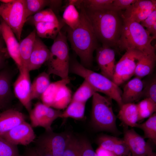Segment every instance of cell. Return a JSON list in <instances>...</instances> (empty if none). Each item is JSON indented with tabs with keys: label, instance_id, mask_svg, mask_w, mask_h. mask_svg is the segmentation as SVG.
<instances>
[{
	"label": "cell",
	"instance_id": "23",
	"mask_svg": "<svg viewBox=\"0 0 156 156\" xmlns=\"http://www.w3.org/2000/svg\"><path fill=\"white\" fill-rule=\"evenodd\" d=\"M120 108L118 114L119 119L127 126L135 127L138 118L137 104L134 103L124 104Z\"/></svg>",
	"mask_w": 156,
	"mask_h": 156
},
{
	"label": "cell",
	"instance_id": "29",
	"mask_svg": "<svg viewBox=\"0 0 156 156\" xmlns=\"http://www.w3.org/2000/svg\"><path fill=\"white\" fill-rule=\"evenodd\" d=\"M136 127L140 128L144 133V138L148 139L155 144L156 143V114H153L144 122L137 123Z\"/></svg>",
	"mask_w": 156,
	"mask_h": 156
},
{
	"label": "cell",
	"instance_id": "14",
	"mask_svg": "<svg viewBox=\"0 0 156 156\" xmlns=\"http://www.w3.org/2000/svg\"><path fill=\"white\" fill-rule=\"evenodd\" d=\"M0 136L17 146L27 145L35 141L36 138L33 127L25 121Z\"/></svg>",
	"mask_w": 156,
	"mask_h": 156
},
{
	"label": "cell",
	"instance_id": "27",
	"mask_svg": "<svg viewBox=\"0 0 156 156\" xmlns=\"http://www.w3.org/2000/svg\"><path fill=\"white\" fill-rule=\"evenodd\" d=\"M67 3L62 18L67 26L74 29L77 28L80 23L79 13L74 5L68 2Z\"/></svg>",
	"mask_w": 156,
	"mask_h": 156
},
{
	"label": "cell",
	"instance_id": "34",
	"mask_svg": "<svg viewBox=\"0 0 156 156\" xmlns=\"http://www.w3.org/2000/svg\"><path fill=\"white\" fill-rule=\"evenodd\" d=\"M114 0H81L85 9L89 11H97L112 8Z\"/></svg>",
	"mask_w": 156,
	"mask_h": 156
},
{
	"label": "cell",
	"instance_id": "33",
	"mask_svg": "<svg viewBox=\"0 0 156 156\" xmlns=\"http://www.w3.org/2000/svg\"><path fill=\"white\" fill-rule=\"evenodd\" d=\"M137 105L138 113V121L149 117L156 111V103L149 99H144Z\"/></svg>",
	"mask_w": 156,
	"mask_h": 156
},
{
	"label": "cell",
	"instance_id": "1",
	"mask_svg": "<svg viewBox=\"0 0 156 156\" xmlns=\"http://www.w3.org/2000/svg\"><path fill=\"white\" fill-rule=\"evenodd\" d=\"M78 9L80 11L79 25L74 29L66 26L65 31L67 39L70 42L73 50L79 57L81 64L89 69L92 64L93 53L99 46L81 1Z\"/></svg>",
	"mask_w": 156,
	"mask_h": 156
},
{
	"label": "cell",
	"instance_id": "21",
	"mask_svg": "<svg viewBox=\"0 0 156 156\" xmlns=\"http://www.w3.org/2000/svg\"><path fill=\"white\" fill-rule=\"evenodd\" d=\"M36 34L39 37L55 39L59 32L66 25L61 18L58 22H42L34 23Z\"/></svg>",
	"mask_w": 156,
	"mask_h": 156
},
{
	"label": "cell",
	"instance_id": "12",
	"mask_svg": "<svg viewBox=\"0 0 156 156\" xmlns=\"http://www.w3.org/2000/svg\"><path fill=\"white\" fill-rule=\"evenodd\" d=\"M19 70V75L14 84V92L16 97L29 113L32 109L29 71L24 67Z\"/></svg>",
	"mask_w": 156,
	"mask_h": 156
},
{
	"label": "cell",
	"instance_id": "43",
	"mask_svg": "<svg viewBox=\"0 0 156 156\" xmlns=\"http://www.w3.org/2000/svg\"><path fill=\"white\" fill-rule=\"evenodd\" d=\"M33 148L38 156H53L48 151L42 147L35 145Z\"/></svg>",
	"mask_w": 156,
	"mask_h": 156
},
{
	"label": "cell",
	"instance_id": "45",
	"mask_svg": "<svg viewBox=\"0 0 156 156\" xmlns=\"http://www.w3.org/2000/svg\"><path fill=\"white\" fill-rule=\"evenodd\" d=\"M9 57L8 52L0 51V68L4 66L6 60Z\"/></svg>",
	"mask_w": 156,
	"mask_h": 156
},
{
	"label": "cell",
	"instance_id": "9",
	"mask_svg": "<svg viewBox=\"0 0 156 156\" xmlns=\"http://www.w3.org/2000/svg\"><path fill=\"white\" fill-rule=\"evenodd\" d=\"M62 112L48 107L42 102L35 104L29 113L31 125L33 127H41L45 131H52L51 125L56 119L60 118Z\"/></svg>",
	"mask_w": 156,
	"mask_h": 156
},
{
	"label": "cell",
	"instance_id": "41",
	"mask_svg": "<svg viewBox=\"0 0 156 156\" xmlns=\"http://www.w3.org/2000/svg\"><path fill=\"white\" fill-rule=\"evenodd\" d=\"M81 148V156H97L91 144L87 139L79 140Z\"/></svg>",
	"mask_w": 156,
	"mask_h": 156
},
{
	"label": "cell",
	"instance_id": "17",
	"mask_svg": "<svg viewBox=\"0 0 156 156\" xmlns=\"http://www.w3.org/2000/svg\"><path fill=\"white\" fill-rule=\"evenodd\" d=\"M50 54V50L36 35L27 66L28 70L30 72L39 69L48 61Z\"/></svg>",
	"mask_w": 156,
	"mask_h": 156
},
{
	"label": "cell",
	"instance_id": "18",
	"mask_svg": "<svg viewBox=\"0 0 156 156\" xmlns=\"http://www.w3.org/2000/svg\"><path fill=\"white\" fill-rule=\"evenodd\" d=\"M25 121V117L20 112L7 109L0 113V136Z\"/></svg>",
	"mask_w": 156,
	"mask_h": 156
},
{
	"label": "cell",
	"instance_id": "11",
	"mask_svg": "<svg viewBox=\"0 0 156 156\" xmlns=\"http://www.w3.org/2000/svg\"><path fill=\"white\" fill-rule=\"evenodd\" d=\"M69 134L45 131L36 139L35 144L45 148L53 156H62Z\"/></svg>",
	"mask_w": 156,
	"mask_h": 156
},
{
	"label": "cell",
	"instance_id": "49",
	"mask_svg": "<svg viewBox=\"0 0 156 156\" xmlns=\"http://www.w3.org/2000/svg\"><path fill=\"white\" fill-rule=\"evenodd\" d=\"M37 156L35 155V156Z\"/></svg>",
	"mask_w": 156,
	"mask_h": 156
},
{
	"label": "cell",
	"instance_id": "19",
	"mask_svg": "<svg viewBox=\"0 0 156 156\" xmlns=\"http://www.w3.org/2000/svg\"><path fill=\"white\" fill-rule=\"evenodd\" d=\"M144 83L141 78L135 77L125 86L121 95L123 104L133 103L141 99Z\"/></svg>",
	"mask_w": 156,
	"mask_h": 156
},
{
	"label": "cell",
	"instance_id": "20",
	"mask_svg": "<svg viewBox=\"0 0 156 156\" xmlns=\"http://www.w3.org/2000/svg\"><path fill=\"white\" fill-rule=\"evenodd\" d=\"M12 74L8 70L0 71V110L7 107L12 99Z\"/></svg>",
	"mask_w": 156,
	"mask_h": 156
},
{
	"label": "cell",
	"instance_id": "47",
	"mask_svg": "<svg viewBox=\"0 0 156 156\" xmlns=\"http://www.w3.org/2000/svg\"><path fill=\"white\" fill-rule=\"evenodd\" d=\"M0 35L1 36V29H0Z\"/></svg>",
	"mask_w": 156,
	"mask_h": 156
},
{
	"label": "cell",
	"instance_id": "13",
	"mask_svg": "<svg viewBox=\"0 0 156 156\" xmlns=\"http://www.w3.org/2000/svg\"><path fill=\"white\" fill-rule=\"evenodd\" d=\"M123 139L127 144L131 156H156L151 146L133 129H125Z\"/></svg>",
	"mask_w": 156,
	"mask_h": 156
},
{
	"label": "cell",
	"instance_id": "16",
	"mask_svg": "<svg viewBox=\"0 0 156 156\" xmlns=\"http://www.w3.org/2000/svg\"><path fill=\"white\" fill-rule=\"evenodd\" d=\"M1 36L5 43L8 54L13 59L18 69L22 67L19 51V44L12 30L1 18L0 20Z\"/></svg>",
	"mask_w": 156,
	"mask_h": 156
},
{
	"label": "cell",
	"instance_id": "35",
	"mask_svg": "<svg viewBox=\"0 0 156 156\" xmlns=\"http://www.w3.org/2000/svg\"><path fill=\"white\" fill-rule=\"evenodd\" d=\"M62 156H81L79 140L69 134Z\"/></svg>",
	"mask_w": 156,
	"mask_h": 156
},
{
	"label": "cell",
	"instance_id": "30",
	"mask_svg": "<svg viewBox=\"0 0 156 156\" xmlns=\"http://www.w3.org/2000/svg\"><path fill=\"white\" fill-rule=\"evenodd\" d=\"M61 18H58L51 8L43 10L28 17L26 22L32 24L42 22H58Z\"/></svg>",
	"mask_w": 156,
	"mask_h": 156
},
{
	"label": "cell",
	"instance_id": "42",
	"mask_svg": "<svg viewBox=\"0 0 156 156\" xmlns=\"http://www.w3.org/2000/svg\"><path fill=\"white\" fill-rule=\"evenodd\" d=\"M136 0H114L112 3V9L118 11L126 10Z\"/></svg>",
	"mask_w": 156,
	"mask_h": 156
},
{
	"label": "cell",
	"instance_id": "24",
	"mask_svg": "<svg viewBox=\"0 0 156 156\" xmlns=\"http://www.w3.org/2000/svg\"><path fill=\"white\" fill-rule=\"evenodd\" d=\"M155 53L144 54L137 64L134 75L140 78L151 74L154 70L155 64Z\"/></svg>",
	"mask_w": 156,
	"mask_h": 156
},
{
	"label": "cell",
	"instance_id": "39",
	"mask_svg": "<svg viewBox=\"0 0 156 156\" xmlns=\"http://www.w3.org/2000/svg\"><path fill=\"white\" fill-rule=\"evenodd\" d=\"M119 138L107 135H102L99 137L97 142L99 146L112 152Z\"/></svg>",
	"mask_w": 156,
	"mask_h": 156
},
{
	"label": "cell",
	"instance_id": "6",
	"mask_svg": "<svg viewBox=\"0 0 156 156\" xmlns=\"http://www.w3.org/2000/svg\"><path fill=\"white\" fill-rule=\"evenodd\" d=\"M67 39L65 31L61 30L54 40L47 62V72L49 75L57 76L62 79L69 77L70 59Z\"/></svg>",
	"mask_w": 156,
	"mask_h": 156
},
{
	"label": "cell",
	"instance_id": "4",
	"mask_svg": "<svg viewBox=\"0 0 156 156\" xmlns=\"http://www.w3.org/2000/svg\"><path fill=\"white\" fill-rule=\"evenodd\" d=\"M69 70L84 79L97 92L102 93L114 100L120 107L123 105L121 97L122 91L112 81L85 67L75 60L70 62Z\"/></svg>",
	"mask_w": 156,
	"mask_h": 156
},
{
	"label": "cell",
	"instance_id": "26",
	"mask_svg": "<svg viewBox=\"0 0 156 156\" xmlns=\"http://www.w3.org/2000/svg\"><path fill=\"white\" fill-rule=\"evenodd\" d=\"M50 75L42 72L38 75L31 83V100L40 99L50 82Z\"/></svg>",
	"mask_w": 156,
	"mask_h": 156
},
{
	"label": "cell",
	"instance_id": "15",
	"mask_svg": "<svg viewBox=\"0 0 156 156\" xmlns=\"http://www.w3.org/2000/svg\"><path fill=\"white\" fill-rule=\"evenodd\" d=\"M96 50V60L101 74L112 81L115 66V52L112 48L102 46Z\"/></svg>",
	"mask_w": 156,
	"mask_h": 156
},
{
	"label": "cell",
	"instance_id": "40",
	"mask_svg": "<svg viewBox=\"0 0 156 156\" xmlns=\"http://www.w3.org/2000/svg\"><path fill=\"white\" fill-rule=\"evenodd\" d=\"M112 152L117 156H129L131 155L129 147L123 139H119Z\"/></svg>",
	"mask_w": 156,
	"mask_h": 156
},
{
	"label": "cell",
	"instance_id": "38",
	"mask_svg": "<svg viewBox=\"0 0 156 156\" xmlns=\"http://www.w3.org/2000/svg\"><path fill=\"white\" fill-rule=\"evenodd\" d=\"M140 24L154 39L156 38V9L153 11L148 17L141 22Z\"/></svg>",
	"mask_w": 156,
	"mask_h": 156
},
{
	"label": "cell",
	"instance_id": "46",
	"mask_svg": "<svg viewBox=\"0 0 156 156\" xmlns=\"http://www.w3.org/2000/svg\"><path fill=\"white\" fill-rule=\"evenodd\" d=\"M4 42L2 37L0 36V51L8 52L6 47H4Z\"/></svg>",
	"mask_w": 156,
	"mask_h": 156
},
{
	"label": "cell",
	"instance_id": "31",
	"mask_svg": "<svg viewBox=\"0 0 156 156\" xmlns=\"http://www.w3.org/2000/svg\"><path fill=\"white\" fill-rule=\"evenodd\" d=\"M156 7L155 0H136L123 13L124 18H128L132 15L145 10Z\"/></svg>",
	"mask_w": 156,
	"mask_h": 156
},
{
	"label": "cell",
	"instance_id": "37",
	"mask_svg": "<svg viewBox=\"0 0 156 156\" xmlns=\"http://www.w3.org/2000/svg\"><path fill=\"white\" fill-rule=\"evenodd\" d=\"M0 156H23L17 146L12 144L0 136Z\"/></svg>",
	"mask_w": 156,
	"mask_h": 156
},
{
	"label": "cell",
	"instance_id": "7",
	"mask_svg": "<svg viewBox=\"0 0 156 156\" xmlns=\"http://www.w3.org/2000/svg\"><path fill=\"white\" fill-rule=\"evenodd\" d=\"M25 11V0H12L9 3H0V16L18 40L27 21Z\"/></svg>",
	"mask_w": 156,
	"mask_h": 156
},
{
	"label": "cell",
	"instance_id": "2",
	"mask_svg": "<svg viewBox=\"0 0 156 156\" xmlns=\"http://www.w3.org/2000/svg\"><path fill=\"white\" fill-rule=\"evenodd\" d=\"M85 11L98 41L102 46L116 49L123 25L122 11L112 8Z\"/></svg>",
	"mask_w": 156,
	"mask_h": 156
},
{
	"label": "cell",
	"instance_id": "5",
	"mask_svg": "<svg viewBox=\"0 0 156 156\" xmlns=\"http://www.w3.org/2000/svg\"><path fill=\"white\" fill-rule=\"evenodd\" d=\"M112 99L98 92L92 96L91 120L94 127L99 131L109 132L116 135L121 132L116 124V117L112 109Z\"/></svg>",
	"mask_w": 156,
	"mask_h": 156
},
{
	"label": "cell",
	"instance_id": "44",
	"mask_svg": "<svg viewBox=\"0 0 156 156\" xmlns=\"http://www.w3.org/2000/svg\"><path fill=\"white\" fill-rule=\"evenodd\" d=\"M95 152L97 156H117L112 152L100 146H99Z\"/></svg>",
	"mask_w": 156,
	"mask_h": 156
},
{
	"label": "cell",
	"instance_id": "28",
	"mask_svg": "<svg viewBox=\"0 0 156 156\" xmlns=\"http://www.w3.org/2000/svg\"><path fill=\"white\" fill-rule=\"evenodd\" d=\"M86 103L71 101L66 109L62 112L60 118L81 119L83 118Z\"/></svg>",
	"mask_w": 156,
	"mask_h": 156
},
{
	"label": "cell",
	"instance_id": "3",
	"mask_svg": "<svg viewBox=\"0 0 156 156\" xmlns=\"http://www.w3.org/2000/svg\"><path fill=\"white\" fill-rule=\"evenodd\" d=\"M153 40L140 23L124 18L121 34L116 49L120 51L134 49L145 54L155 53V48L151 44Z\"/></svg>",
	"mask_w": 156,
	"mask_h": 156
},
{
	"label": "cell",
	"instance_id": "48",
	"mask_svg": "<svg viewBox=\"0 0 156 156\" xmlns=\"http://www.w3.org/2000/svg\"><path fill=\"white\" fill-rule=\"evenodd\" d=\"M129 156H131V155H129Z\"/></svg>",
	"mask_w": 156,
	"mask_h": 156
},
{
	"label": "cell",
	"instance_id": "10",
	"mask_svg": "<svg viewBox=\"0 0 156 156\" xmlns=\"http://www.w3.org/2000/svg\"><path fill=\"white\" fill-rule=\"evenodd\" d=\"M69 78L51 83L47 90V94L51 103V107L60 110L66 108L72 99V93L66 86Z\"/></svg>",
	"mask_w": 156,
	"mask_h": 156
},
{
	"label": "cell",
	"instance_id": "36",
	"mask_svg": "<svg viewBox=\"0 0 156 156\" xmlns=\"http://www.w3.org/2000/svg\"><path fill=\"white\" fill-rule=\"evenodd\" d=\"M144 87L141 98L150 99L156 103V78L155 76L150 77L146 82H143Z\"/></svg>",
	"mask_w": 156,
	"mask_h": 156
},
{
	"label": "cell",
	"instance_id": "32",
	"mask_svg": "<svg viewBox=\"0 0 156 156\" xmlns=\"http://www.w3.org/2000/svg\"><path fill=\"white\" fill-rule=\"evenodd\" d=\"M96 92V90L90 83L84 80L74 94L71 101L86 103Z\"/></svg>",
	"mask_w": 156,
	"mask_h": 156
},
{
	"label": "cell",
	"instance_id": "25",
	"mask_svg": "<svg viewBox=\"0 0 156 156\" xmlns=\"http://www.w3.org/2000/svg\"><path fill=\"white\" fill-rule=\"evenodd\" d=\"M36 36V31L35 29L19 43V51L22 68H27Z\"/></svg>",
	"mask_w": 156,
	"mask_h": 156
},
{
	"label": "cell",
	"instance_id": "22",
	"mask_svg": "<svg viewBox=\"0 0 156 156\" xmlns=\"http://www.w3.org/2000/svg\"><path fill=\"white\" fill-rule=\"evenodd\" d=\"M25 2L27 19L46 6L49 7L54 12L57 11L62 4V1L59 0H25Z\"/></svg>",
	"mask_w": 156,
	"mask_h": 156
},
{
	"label": "cell",
	"instance_id": "8",
	"mask_svg": "<svg viewBox=\"0 0 156 156\" xmlns=\"http://www.w3.org/2000/svg\"><path fill=\"white\" fill-rule=\"evenodd\" d=\"M144 54L134 49L126 51L116 64L112 81L119 86L131 78L134 75L137 63Z\"/></svg>",
	"mask_w": 156,
	"mask_h": 156
}]
</instances>
